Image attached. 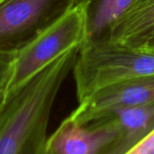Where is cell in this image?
Masks as SVG:
<instances>
[{"instance_id": "2", "label": "cell", "mask_w": 154, "mask_h": 154, "mask_svg": "<svg viewBox=\"0 0 154 154\" xmlns=\"http://www.w3.org/2000/svg\"><path fill=\"white\" fill-rule=\"evenodd\" d=\"M78 103L114 82L154 74V54L112 43L81 46L73 67Z\"/></svg>"}, {"instance_id": "6", "label": "cell", "mask_w": 154, "mask_h": 154, "mask_svg": "<svg viewBox=\"0 0 154 154\" xmlns=\"http://www.w3.org/2000/svg\"><path fill=\"white\" fill-rule=\"evenodd\" d=\"M118 137L110 118L81 124L68 116L48 137L45 154H107Z\"/></svg>"}, {"instance_id": "3", "label": "cell", "mask_w": 154, "mask_h": 154, "mask_svg": "<svg viewBox=\"0 0 154 154\" xmlns=\"http://www.w3.org/2000/svg\"><path fill=\"white\" fill-rule=\"evenodd\" d=\"M80 0H0V53L17 54Z\"/></svg>"}, {"instance_id": "7", "label": "cell", "mask_w": 154, "mask_h": 154, "mask_svg": "<svg viewBox=\"0 0 154 154\" xmlns=\"http://www.w3.org/2000/svg\"><path fill=\"white\" fill-rule=\"evenodd\" d=\"M104 118H110L119 131L107 154H124L154 130V103L120 109Z\"/></svg>"}, {"instance_id": "9", "label": "cell", "mask_w": 154, "mask_h": 154, "mask_svg": "<svg viewBox=\"0 0 154 154\" xmlns=\"http://www.w3.org/2000/svg\"><path fill=\"white\" fill-rule=\"evenodd\" d=\"M154 30V0H135L112 27L109 43L138 48Z\"/></svg>"}, {"instance_id": "12", "label": "cell", "mask_w": 154, "mask_h": 154, "mask_svg": "<svg viewBox=\"0 0 154 154\" xmlns=\"http://www.w3.org/2000/svg\"><path fill=\"white\" fill-rule=\"evenodd\" d=\"M135 49L143 51V52H147V53H150V54H154V30L148 35V37L145 39V41L141 44V45Z\"/></svg>"}, {"instance_id": "13", "label": "cell", "mask_w": 154, "mask_h": 154, "mask_svg": "<svg viewBox=\"0 0 154 154\" xmlns=\"http://www.w3.org/2000/svg\"><path fill=\"white\" fill-rule=\"evenodd\" d=\"M5 97H6V87L0 86V110H1Z\"/></svg>"}, {"instance_id": "5", "label": "cell", "mask_w": 154, "mask_h": 154, "mask_svg": "<svg viewBox=\"0 0 154 154\" xmlns=\"http://www.w3.org/2000/svg\"><path fill=\"white\" fill-rule=\"evenodd\" d=\"M154 103V74L120 80L103 86L79 103L69 117L85 124L123 108Z\"/></svg>"}, {"instance_id": "1", "label": "cell", "mask_w": 154, "mask_h": 154, "mask_svg": "<svg viewBox=\"0 0 154 154\" xmlns=\"http://www.w3.org/2000/svg\"><path fill=\"white\" fill-rule=\"evenodd\" d=\"M80 49L73 47L6 93L0 110V154H45L52 108Z\"/></svg>"}, {"instance_id": "8", "label": "cell", "mask_w": 154, "mask_h": 154, "mask_svg": "<svg viewBox=\"0 0 154 154\" xmlns=\"http://www.w3.org/2000/svg\"><path fill=\"white\" fill-rule=\"evenodd\" d=\"M134 2L135 0H80L85 23L83 45L108 42L112 27Z\"/></svg>"}, {"instance_id": "10", "label": "cell", "mask_w": 154, "mask_h": 154, "mask_svg": "<svg viewBox=\"0 0 154 154\" xmlns=\"http://www.w3.org/2000/svg\"><path fill=\"white\" fill-rule=\"evenodd\" d=\"M16 54H17L0 53V86L6 87V90Z\"/></svg>"}, {"instance_id": "11", "label": "cell", "mask_w": 154, "mask_h": 154, "mask_svg": "<svg viewBox=\"0 0 154 154\" xmlns=\"http://www.w3.org/2000/svg\"><path fill=\"white\" fill-rule=\"evenodd\" d=\"M124 154H154V130Z\"/></svg>"}, {"instance_id": "4", "label": "cell", "mask_w": 154, "mask_h": 154, "mask_svg": "<svg viewBox=\"0 0 154 154\" xmlns=\"http://www.w3.org/2000/svg\"><path fill=\"white\" fill-rule=\"evenodd\" d=\"M85 40V15L78 5L16 54L6 93Z\"/></svg>"}]
</instances>
